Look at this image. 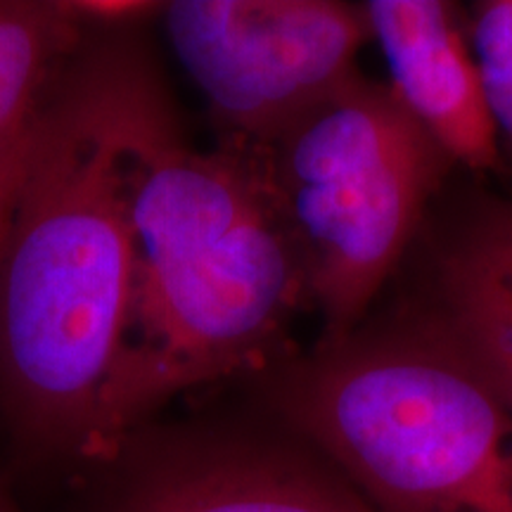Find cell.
Returning <instances> with one entry per match:
<instances>
[{
  "label": "cell",
  "instance_id": "6da1fadb",
  "mask_svg": "<svg viewBox=\"0 0 512 512\" xmlns=\"http://www.w3.org/2000/svg\"><path fill=\"white\" fill-rule=\"evenodd\" d=\"M119 131L133 297L112 399L117 453L176 396L287 361L294 320L311 309L259 159L190 143L140 27L121 41Z\"/></svg>",
  "mask_w": 512,
  "mask_h": 512
},
{
  "label": "cell",
  "instance_id": "7a4b0ae2",
  "mask_svg": "<svg viewBox=\"0 0 512 512\" xmlns=\"http://www.w3.org/2000/svg\"><path fill=\"white\" fill-rule=\"evenodd\" d=\"M128 27H88L36 117L0 254V411L34 451L112 463L133 235L119 131Z\"/></svg>",
  "mask_w": 512,
  "mask_h": 512
},
{
  "label": "cell",
  "instance_id": "3957f363",
  "mask_svg": "<svg viewBox=\"0 0 512 512\" xmlns=\"http://www.w3.org/2000/svg\"><path fill=\"white\" fill-rule=\"evenodd\" d=\"M275 413L380 512H512V413L437 325L268 370Z\"/></svg>",
  "mask_w": 512,
  "mask_h": 512
},
{
  "label": "cell",
  "instance_id": "277c9868",
  "mask_svg": "<svg viewBox=\"0 0 512 512\" xmlns=\"http://www.w3.org/2000/svg\"><path fill=\"white\" fill-rule=\"evenodd\" d=\"M254 155L297 247L311 309L323 318L320 342L354 335L448 157L387 83L361 72Z\"/></svg>",
  "mask_w": 512,
  "mask_h": 512
},
{
  "label": "cell",
  "instance_id": "5b68a950",
  "mask_svg": "<svg viewBox=\"0 0 512 512\" xmlns=\"http://www.w3.org/2000/svg\"><path fill=\"white\" fill-rule=\"evenodd\" d=\"M159 19L216 145L249 152L349 81L370 41L361 5L337 0H171Z\"/></svg>",
  "mask_w": 512,
  "mask_h": 512
},
{
  "label": "cell",
  "instance_id": "8992f818",
  "mask_svg": "<svg viewBox=\"0 0 512 512\" xmlns=\"http://www.w3.org/2000/svg\"><path fill=\"white\" fill-rule=\"evenodd\" d=\"M107 465L105 512H380L294 434L147 422Z\"/></svg>",
  "mask_w": 512,
  "mask_h": 512
},
{
  "label": "cell",
  "instance_id": "52a82bcc",
  "mask_svg": "<svg viewBox=\"0 0 512 512\" xmlns=\"http://www.w3.org/2000/svg\"><path fill=\"white\" fill-rule=\"evenodd\" d=\"M361 10L387 64L389 91L448 162L501 169V145L456 8L444 0H368Z\"/></svg>",
  "mask_w": 512,
  "mask_h": 512
},
{
  "label": "cell",
  "instance_id": "ba28073f",
  "mask_svg": "<svg viewBox=\"0 0 512 512\" xmlns=\"http://www.w3.org/2000/svg\"><path fill=\"white\" fill-rule=\"evenodd\" d=\"M86 31L67 0H0V136L36 112Z\"/></svg>",
  "mask_w": 512,
  "mask_h": 512
},
{
  "label": "cell",
  "instance_id": "9c48e42d",
  "mask_svg": "<svg viewBox=\"0 0 512 512\" xmlns=\"http://www.w3.org/2000/svg\"><path fill=\"white\" fill-rule=\"evenodd\" d=\"M465 36L501 155L512 162V0L475 5Z\"/></svg>",
  "mask_w": 512,
  "mask_h": 512
},
{
  "label": "cell",
  "instance_id": "30bf717a",
  "mask_svg": "<svg viewBox=\"0 0 512 512\" xmlns=\"http://www.w3.org/2000/svg\"><path fill=\"white\" fill-rule=\"evenodd\" d=\"M448 309L441 318L460 351L475 363L484 380L512 413V323L470 294L446 287Z\"/></svg>",
  "mask_w": 512,
  "mask_h": 512
},
{
  "label": "cell",
  "instance_id": "8fae6325",
  "mask_svg": "<svg viewBox=\"0 0 512 512\" xmlns=\"http://www.w3.org/2000/svg\"><path fill=\"white\" fill-rule=\"evenodd\" d=\"M446 287L470 294L512 323V207L484 221L451 256Z\"/></svg>",
  "mask_w": 512,
  "mask_h": 512
},
{
  "label": "cell",
  "instance_id": "7c38bea8",
  "mask_svg": "<svg viewBox=\"0 0 512 512\" xmlns=\"http://www.w3.org/2000/svg\"><path fill=\"white\" fill-rule=\"evenodd\" d=\"M43 98H46V95H43ZM38 107L31 117L22 121V124H17L15 128H10L8 133L0 136V254H3L12 214H15L24 176H27L31 147H34L36 138Z\"/></svg>",
  "mask_w": 512,
  "mask_h": 512
},
{
  "label": "cell",
  "instance_id": "4fadbf2b",
  "mask_svg": "<svg viewBox=\"0 0 512 512\" xmlns=\"http://www.w3.org/2000/svg\"><path fill=\"white\" fill-rule=\"evenodd\" d=\"M164 3H145V0H67V8L81 19L86 27H140L145 19L159 17Z\"/></svg>",
  "mask_w": 512,
  "mask_h": 512
},
{
  "label": "cell",
  "instance_id": "5bb4252c",
  "mask_svg": "<svg viewBox=\"0 0 512 512\" xmlns=\"http://www.w3.org/2000/svg\"><path fill=\"white\" fill-rule=\"evenodd\" d=\"M0 512H24L17 505L15 498H12L10 489H8V486H5L3 479H0Z\"/></svg>",
  "mask_w": 512,
  "mask_h": 512
}]
</instances>
